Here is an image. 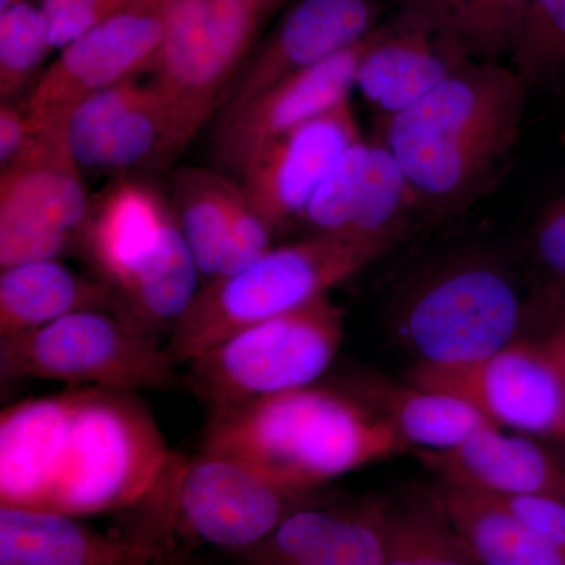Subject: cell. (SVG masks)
I'll return each instance as SVG.
<instances>
[{
  "label": "cell",
  "instance_id": "cell-1",
  "mask_svg": "<svg viewBox=\"0 0 565 565\" xmlns=\"http://www.w3.org/2000/svg\"><path fill=\"white\" fill-rule=\"evenodd\" d=\"M527 88L514 68L468 61L422 102L386 118L381 141L416 202L446 210L484 188L519 140Z\"/></svg>",
  "mask_w": 565,
  "mask_h": 565
},
{
  "label": "cell",
  "instance_id": "cell-2",
  "mask_svg": "<svg viewBox=\"0 0 565 565\" xmlns=\"http://www.w3.org/2000/svg\"><path fill=\"white\" fill-rule=\"evenodd\" d=\"M200 449L236 457L307 493H319L333 479L408 451L349 381H319L212 416Z\"/></svg>",
  "mask_w": 565,
  "mask_h": 565
},
{
  "label": "cell",
  "instance_id": "cell-3",
  "mask_svg": "<svg viewBox=\"0 0 565 565\" xmlns=\"http://www.w3.org/2000/svg\"><path fill=\"white\" fill-rule=\"evenodd\" d=\"M70 392L40 509L84 516L131 508L173 455L161 427L137 393L93 386Z\"/></svg>",
  "mask_w": 565,
  "mask_h": 565
},
{
  "label": "cell",
  "instance_id": "cell-4",
  "mask_svg": "<svg viewBox=\"0 0 565 565\" xmlns=\"http://www.w3.org/2000/svg\"><path fill=\"white\" fill-rule=\"evenodd\" d=\"M393 244L313 233L299 243L273 247L226 277L200 289L166 344L178 367L225 338L329 296Z\"/></svg>",
  "mask_w": 565,
  "mask_h": 565
},
{
  "label": "cell",
  "instance_id": "cell-5",
  "mask_svg": "<svg viewBox=\"0 0 565 565\" xmlns=\"http://www.w3.org/2000/svg\"><path fill=\"white\" fill-rule=\"evenodd\" d=\"M289 0H166V36L151 87L166 115L158 163H170L202 131L245 68L259 33Z\"/></svg>",
  "mask_w": 565,
  "mask_h": 565
},
{
  "label": "cell",
  "instance_id": "cell-6",
  "mask_svg": "<svg viewBox=\"0 0 565 565\" xmlns=\"http://www.w3.org/2000/svg\"><path fill=\"white\" fill-rule=\"evenodd\" d=\"M344 338V313L329 296L247 327L185 364L181 388L207 418L321 381Z\"/></svg>",
  "mask_w": 565,
  "mask_h": 565
},
{
  "label": "cell",
  "instance_id": "cell-7",
  "mask_svg": "<svg viewBox=\"0 0 565 565\" xmlns=\"http://www.w3.org/2000/svg\"><path fill=\"white\" fill-rule=\"evenodd\" d=\"M0 375L131 393L182 385L166 345L110 311H77L32 332L0 338Z\"/></svg>",
  "mask_w": 565,
  "mask_h": 565
},
{
  "label": "cell",
  "instance_id": "cell-8",
  "mask_svg": "<svg viewBox=\"0 0 565 565\" xmlns=\"http://www.w3.org/2000/svg\"><path fill=\"white\" fill-rule=\"evenodd\" d=\"M522 303L498 267L460 263L423 281L401 311V337L416 366H471L519 338Z\"/></svg>",
  "mask_w": 565,
  "mask_h": 565
},
{
  "label": "cell",
  "instance_id": "cell-9",
  "mask_svg": "<svg viewBox=\"0 0 565 565\" xmlns=\"http://www.w3.org/2000/svg\"><path fill=\"white\" fill-rule=\"evenodd\" d=\"M412 384L467 401L494 426L531 437L565 435V332L516 338L471 366H415Z\"/></svg>",
  "mask_w": 565,
  "mask_h": 565
},
{
  "label": "cell",
  "instance_id": "cell-10",
  "mask_svg": "<svg viewBox=\"0 0 565 565\" xmlns=\"http://www.w3.org/2000/svg\"><path fill=\"white\" fill-rule=\"evenodd\" d=\"M166 36V0H137L82 33L44 71L24 106L32 136L65 129L84 99L152 70Z\"/></svg>",
  "mask_w": 565,
  "mask_h": 565
},
{
  "label": "cell",
  "instance_id": "cell-11",
  "mask_svg": "<svg viewBox=\"0 0 565 565\" xmlns=\"http://www.w3.org/2000/svg\"><path fill=\"white\" fill-rule=\"evenodd\" d=\"M322 500L321 492L289 489L236 457L200 449L185 459L177 531L237 555L269 537L297 509Z\"/></svg>",
  "mask_w": 565,
  "mask_h": 565
},
{
  "label": "cell",
  "instance_id": "cell-12",
  "mask_svg": "<svg viewBox=\"0 0 565 565\" xmlns=\"http://www.w3.org/2000/svg\"><path fill=\"white\" fill-rule=\"evenodd\" d=\"M362 140L351 99L267 141L241 170V185L273 232L302 217L316 189L351 145Z\"/></svg>",
  "mask_w": 565,
  "mask_h": 565
},
{
  "label": "cell",
  "instance_id": "cell-13",
  "mask_svg": "<svg viewBox=\"0 0 565 565\" xmlns=\"http://www.w3.org/2000/svg\"><path fill=\"white\" fill-rule=\"evenodd\" d=\"M170 207L202 278L244 269L273 248V230L253 210L243 185L202 167L172 178Z\"/></svg>",
  "mask_w": 565,
  "mask_h": 565
},
{
  "label": "cell",
  "instance_id": "cell-14",
  "mask_svg": "<svg viewBox=\"0 0 565 565\" xmlns=\"http://www.w3.org/2000/svg\"><path fill=\"white\" fill-rule=\"evenodd\" d=\"M375 0H300L230 88L218 120H226L286 77L318 65L375 29Z\"/></svg>",
  "mask_w": 565,
  "mask_h": 565
},
{
  "label": "cell",
  "instance_id": "cell-15",
  "mask_svg": "<svg viewBox=\"0 0 565 565\" xmlns=\"http://www.w3.org/2000/svg\"><path fill=\"white\" fill-rule=\"evenodd\" d=\"M371 35L278 82L233 117L217 121L215 161L239 174L253 152L282 132L348 99Z\"/></svg>",
  "mask_w": 565,
  "mask_h": 565
},
{
  "label": "cell",
  "instance_id": "cell-16",
  "mask_svg": "<svg viewBox=\"0 0 565 565\" xmlns=\"http://www.w3.org/2000/svg\"><path fill=\"white\" fill-rule=\"evenodd\" d=\"M386 498L303 505L269 537L234 555L241 565H384Z\"/></svg>",
  "mask_w": 565,
  "mask_h": 565
},
{
  "label": "cell",
  "instance_id": "cell-17",
  "mask_svg": "<svg viewBox=\"0 0 565 565\" xmlns=\"http://www.w3.org/2000/svg\"><path fill=\"white\" fill-rule=\"evenodd\" d=\"M65 140L81 169L118 172L159 162L166 115L158 93L137 77L88 96L66 121Z\"/></svg>",
  "mask_w": 565,
  "mask_h": 565
},
{
  "label": "cell",
  "instance_id": "cell-18",
  "mask_svg": "<svg viewBox=\"0 0 565 565\" xmlns=\"http://www.w3.org/2000/svg\"><path fill=\"white\" fill-rule=\"evenodd\" d=\"M531 435L490 426L446 451H416L445 484L509 500L550 497L565 501V462Z\"/></svg>",
  "mask_w": 565,
  "mask_h": 565
},
{
  "label": "cell",
  "instance_id": "cell-19",
  "mask_svg": "<svg viewBox=\"0 0 565 565\" xmlns=\"http://www.w3.org/2000/svg\"><path fill=\"white\" fill-rule=\"evenodd\" d=\"M174 215L148 185L131 180L110 184L93 202L77 245L111 292L139 275L159 255Z\"/></svg>",
  "mask_w": 565,
  "mask_h": 565
},
{
  "label": "cell",
  "instance_id": "cell-20",
  "mask_svg": "<svg viewBox=\"0 0 565 565\" xmlns=\"http://www.w3.org/2000/svg\"><path fill=\"white\" fill-rule=\"evenodd\" d=\"M468 61L440 33L397 14L392 24L374 29L355 87L388 118L422 102Z\"/></svg>",
  "mask_w": 565,
  "mask_h": 565
},
{
  "label": "cell",
  "instance_id": "cell-21",
  "mask_svg": "<svg viewBox=\"0 0 565 565\" xmlns=\"http://www.w3.org/2000/svg\"><path fill=\"white\" fill-rule=\"evenodd\" d=\"M92 200L65 131L33 136L0 174V217L22 218L79 239Z\"/></svg>",
  "mask_w": 565,
  "mask_h": 565
},
{
  "label": "cell",
  "instance_id": "cell-22",
  "mask_svg": "<svg viewBox=\"0 0 565 565\" xmlns=\"http://www.w3.org/2000/svg\"><path fill=\"white\" fill-rule=\"evenodd\" d=\"M134 548L131 535L96 533L77 516L0 505V565H125Z\"/></svg>",
  "mask_w": 565,
  "mask_h": 565
},
{
  "label": "cell",
  "instance_id": "cell-23",
  "mask_svg": "<svg viewBox=\"0 0 565 565\" xmlns=\"http://www.w3.org/2000/svg\"><path fill=\"white\" fill-rule=\"evenodd\" d=\"M349 382L411 451H446L494 426L478 408L452 394L412 382L394 384L375 375H359Z\"/></svg>",
  "mask_w": 565,
  "mask_h": 565
},
{
  "label": "cell",
  "instance_id": "cell-24",
  "mask_svg": "<svg viewBox=\"0 0 565 565\" xmlns=\"http://www.w3.org/2000/svg\"><path fill=\"white\" fill-rule=\"evenodd\" d=\"M70 399L68 388L11 404L0 415V505L43 504Z\"/></svg>",
  "mask_w": 565,
  "mask_h": 565
},
{
  "label": "cell",
  "instance_id": "cell-25",
  "mask_svg": "<svg viewBox=\"0 0 565 565\" xmlns=\"http://www.w3.org/2000/svg\"><path fill=\"white\" fill-rule=\"evenodd\" d=\"M110 311L106 282L74 273L58 259L21 264L0 274V338L17 337L77 313Z\"/></svg>",
  "mask_w": 565,
  "mask_h": 565
},
{
  "label": "cell",
  "instance_id": "cell-26",
  "mask_svg": "<svg viewBox=\"0 0 565 565\" xmlns=\"http://www.w3.org/2000/svg\"><path fill=\"white\" fill-rule=\"evenodd\" d=\"M476 565H565V556L500 500L437 481L433 487Z\"/></svg>",
  "mask_w": 565,
  "mask_h": 565
},
{
  "label": "cell",
  "instance_id": "cell-27",
  "mask_svg": "<svg viewBox=\"0 0 565 565\" xmlns=\"http://www.w3.org/2000/svg\"><path fill=\"white\" fill-rule=\"evenodd\" d=\"M533 0H405L399 17L444 35L470 61L514 55Z\"/></svg>",
  "mask_w": 565,
  "mask_h": 565
},
{
  "label": "cell",
  "instance_id": "cell-28",
  "mask_svg": "<svg viewBox=\"0 0 565 565\" xmlns=\"http://www.w3.org/2000/svg\"><path fill=\"white\" fill-rule=\"evenodd\" d=\"M384 565H476L433 489L386 498Z\"/></svg>",
  "mask_w": 565,
  "mask_h": 565
},
{
  "label": "cell",
  "instance_id": "cell-29",
  "mask_svg": "<svg viewBox=\"0 0 565 565\" xmlns=\"http://www.w3.org/2000/svg\"><path fill=\"white\" fill-rule=\"evenodd\" d=\"M414 203L403 167L384 141H374L355 211L343 236L394 245L404 234L405 212Z\"/></svg>",
  "mask_w": 565,
  "mask_h": 565
},
{
  "label": "cell",
  "instance_id": "cell-30",
  "mask_svg": "<svg viewBox=\"0 0 565 565\" xmlns=\"http://www.w3.org/2000/svg\"><path fill=\"white\" fill-rule=\"evenodd\" d=\"M51 50L50 22L41 7L24 0L0 13L2 103H10L11 96L24 87Z\"/></svg>",
  "mask_w": 565,
  "mask_h": 565
},
{
  "label": "cell",
  "instance_id": "cell-31",
  "mask_svg": "<svg viewBox=\"0 0 565 565\" xmlns=\"http://www.w3.org/2000/svg\"><path fill=\"white\" fill-rule=\"evenodd\" d=\"M527 87L552 81L565 70V0H533L512 55Z\"/></svg>",
  "mask_w": 565,
  "mask_h": 565
},
{
  "label": "cell",
  "instance_id": "cell-32",
  "mask_svg": "<svg viewBox=\"0 0 565 565\" xmlns=\"http://www.w3.org/2000/svg\"><path fill=\"white\" fill-rule=\"evenodd\" d=\"M370 154L371 143L355 141L323 178L302 215L313 233L343 236L348 232Z\"/></svg>",
  "mask_w": 565,
  "mask_h": 565
},
{
  "label": "cell",
  "instance_id": "cell-33",
  "mask_svg": "<svg viewBox=\"0 0 565 565\" xmlns=\"http://www.w3.org/2000/svg\"><path fill=\"white\" fill-rule=\"evenodd\" d=\"M137 0H41L50 22L52 50H63L82 33L90 31Z\"/></svg>",
  "mask_w": 565,
  "mask_h": 565
},
{
  "label": "cell",
  "instance_id": "cell-34",
  "mask_svg": "<svg viewBox=\"0 0 565 565\" xmlns=\"http://www.w3.org/2000/svg\"><path fill=\"white\" fill-rule=\"evenodd\" d=\"M500 501L565 556L564 500L550 497H522Z\"/></svg>",
  "mask_w": 565,
  "mask_h": 565
},
{
  "label": "cell",
  "instance_id": "cell-35",
  "mask_svg": "<svg viewBox=\"0 0 565 565\" xmlns=\"http://www.w3.org/2000/svg\"><path fill=\"white\" fill-rule=\"evenodd\" d=\"M534 252L548 273L565 281V195L550 204L539 218Z\"/></svg>",
  "mask_w": 565,
  "mask_h": 565
},
{
  "label": "cell",
  "instance_id": "cell-36",
  "mask_svg": "<svg viewBox=\"0 0 565 565\" xmlns=\"http://www.w3.org/2000/svg\"><path fill=\"white\" fill-rule=\"evenodd\" d=\"M125 534L136 541L131 557L125 565H172L169 544L172 534L143 519H126Z\"/></svg>",
  "mask_w": 565,
  "mask_h": 565
},
{
  "label": "cell",
  "instance_id": "cell-37",
  "mask_svg": "<svg viewBox=\"0 0 565 565\" xmlns=\"http://www.w3.org/2000/svg\"><path fill=\"white\" fill-rule=\"evenodd\" d=\"M24 110L2 103L0 106V163L6 169L32 140Z\"/></svg>",
  "mask_w": 565,
  "mask_h": 565
},
{
  "label": "cell",
  "instance_id": "cell-38",
  "mask_svg": "<svg viewBox=\"0 0 565 565\" xmlns=\"http://www.w3.org/2000/svg\"><path fill=\"white\" fill-rule=\"evenodd\" d=\"M21 2H24V0H0V13L11 9V7L18 6V3Z\"/></svg>",
  "mask_w": 565,
  "mask_h": 565
},
{
  "label": "cell",
  "instance_id": "cell-39",
  "mask_svg": "<svg viewBox=\"0 0 565 565\" xmlns=\"http://www.w3.org/2000/svg\"><path fill=\"white\" fill-rule=\"evenodd\" d=\"M557 329H561V330H563V332H565V303H564L563 316H561V321H559V326H557Z\"/></svg>",
  "mask_w": 565,
  "mask_h": 565
},
{
  "label": "cell",
  "instance_id": "cell-40",
  "mask_svg": "<svg viewBox=\"0 0 565 565\" xmlns=\"http://www.w3.org/2000/svg\"><path fill=\"white\" fill-rule=\"evenodd\" d=\"M561 444H563L565 446V435H564L563 440H561Z\"/></svg>",
  "mask_w": 565,
  "mask_h": 565
}]
</instances>
